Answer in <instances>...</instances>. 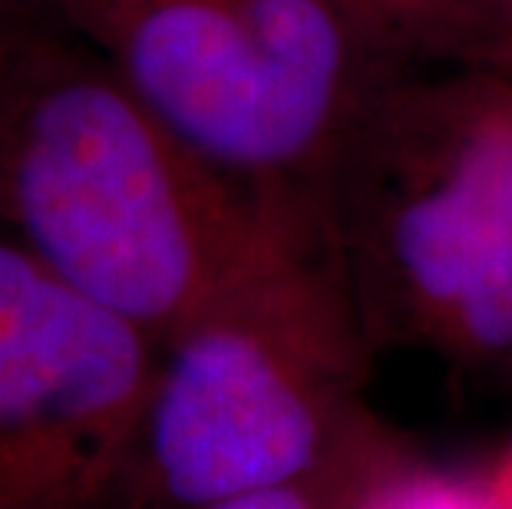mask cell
<instances>
[{
    "label": "cell",
    "mask_w": 512,
    "mask_h": 509,
    "mask_svg": "<svg viewBox=\"0 0 512 509\" xmlns=\"http://www.w3.org/2000/svg\"><path fill=\"white\" fill-rule=\"evenodd\" d=\"M0 225L159 348L268 262L337 242L324 192L215 166L43 14L0 60Z\"/></svg>",
    "instance_id": "6da1fadb"
},
{
    "label": "cell",
    "mask_w": 512,
    "mask_h": 509,
    "mask_svg": "<svg viewBox=\"0 0 512 509\" xmlns=\"http://www.w3.org/2000/svg\"><path fill=\"white\" fill-rule=\"evenodd\" d=\"M324 196L370 344L512 371V50L390 73Z\"/></svg>",
    "instance_id": "7a4b0ae2"
},
{
    "label": "cell",
    "mask_w": 512,
    "mask_h": 509,
    "mask_svg": "<svg viewBox=\"0 0 512 509\" xmlns=\"http://www.w3.org/2000/svg\"><path fill=\"white\" fill-rule=\"evenodd\" d=\"M367 348L337 242L242 278L162 344L126 509L308 480L351 437Z\"/></svg>",
    "instance_id": "3957f363"
},
{
    "label": "cell",
    "mask_w": 512,
    "mask_h": 509,
    "mask_svg": "<svg viewBox=\"0 0 512 509\" xmlns=\"http://www.w3.org/2000/svg\"><path fill=\"white\" fill-rule=\"evenodd\" d=\"M232 176L324 192L367 96L400 70L334 0H34Z\"/></svg>",
    "instance_id": "277c9868"
},
{
    "label": "cell",
    "mask_w": 512,
    "mask_h": 509,
    "mask_svg": "<svg viewBox=\"0 0 512 509\" xmlns=\"http://www.w3.org/2000/svg\"><path fill=\"white\" fill-rule=\"evenodd\" d=\"M159 354L0 232V509L126 506Z\"/></svg>",
    "instance_id": "5b68a950"
},
{
    "label": "cell",
    "mask_w": 512,
    "mask_h": 509,
    "mask_svg": "<svg viewBox=\"0 0 512 509\" xmlns=\"http://www.w3.org/2000/svg\"><path fill=\"white\" fill-rule=\"evenodd\" d=\"M394 67L470 60L512 50L499 37L493 0H334Z\"/></svg>",
    "instance_id": "8992f818"
},
{
    "label": "cell",
    "mask_w": 512,
    "mask_h": 509,
    "mask_svg": "<svg viewBox=\"0 0 512 509\" xmlns=\"http://www.w3.org/2000/svg\"><path fill=\"white\" fill-rule=\"evenodd\" d=\"M347 509H512L493 480H463L437 470H394L377 476Z\"/></svg>",
    "instance_id": "52a82bcc"
},
{
    "label": "cell",
    "mask_w": 512,
    "mask_h": 509,
    "mask_svg": "<svg viewBox=\"0 0 512 509\" xmlns=\"http://www.w3.org/2000/svg\"><path fill=\"white\" fill-rule=\"evenodd\" d=\"M205 509H321V506H318V496L311 493L308 480H301V483L268 486V490L232 496V500L212 503Z\"/></svg>",
    "instance_id": "ba28073f"
},
{
    "label": "cell",
    "mask_w": 512,
    "mask_h": 509,
    "mask_svg": "<svg viewBox=\"0 0 512 509\" xmlns=\"http://www.w3.org/2000/svg\"><path fill=\"white\" fill-rule=\"evenodd\" d=\"M40 14L34 0H0V60Z\"/></svg>",
    "instance_id": "9c48e42d"
},
{
    "label": "cell",
    "mask_w": 512,
    "mask_h": 509,
    "mask_svg": "<svg viewBox=\"0 0 512 509\" xmlns=\"http://www.w3.org/2000/svg\"><path fill=\"white\" fill-rule=\"evenodd\" d=\"M493 14H496L499 37H503L506 47H512V0H493Z\"/></svg>",
    "instance_id": "30bf717a"
},
{
    "label": "cell",
    "mask_w": 512,
    "mask_h": 509,
    "mask_svg": "<svg viewBox=\"0 0 512 509\" xmlns=\"http://www.w3.org/2000/svg\"><path fill=\"white\" fill-rule=\"evenodd\" d=\"M493 483L499 486V490H503V496L512 503V440H509V450L503 453V460H499Z\"/></svg>",
    "instance_id": "8fae6325"
}]
</instances>
